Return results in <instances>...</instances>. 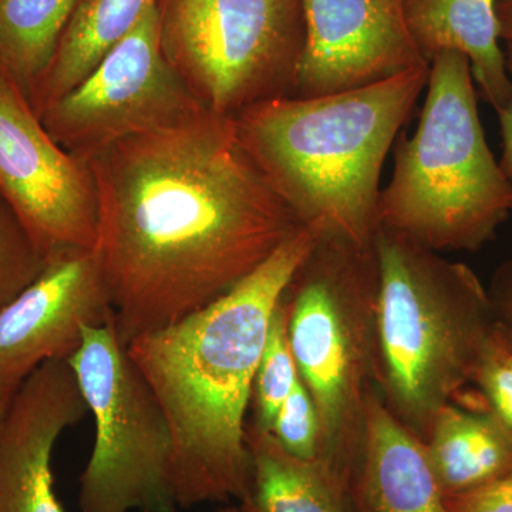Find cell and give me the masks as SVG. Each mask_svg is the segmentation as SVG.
<instances>
[{
  "label": "cell",
  "instance_id": "6da1fadb",
  "mask_svg": "<svg viewBox=\"0 0 512 512\" xmlns=\"http://www.w3.org/2000/svg\"><path fill=\"white\" fill-rule=\"evenodd\" d=\"M99 258L124 346L217 301L303 227L232 117L197 116L89 161Z\"/></svg>",
  "mask_w": 512,
  "mask_h": 512
},
{
  "label": "cell",
  "instance_id": "7a4b0ae2",
  "mask_svg": "<svg viewBox=\"0 0 512 512\" xmlns=\"http://www.w3.org/2000/svg\"><path fill=\"white\" fill-rule=\"evenodd\" d=\"M319 235L303 225L220 299L127 346L170 426L178 508L247 497L256 369L276 305Z\"/></svg>",
  "mask_w": 512,
  "mask_h": 512
},
{
  "label": "cell",
  "instance_id": "3957f363",
  "mask_svg": "<svg viewBox=\"0 0 512 512\" xmlns=\"http://www.w3.org/2000/svg\"><path fill=\"white\" fill-rule=\"evenodd\" d=\"M429 73L427 64L348 92L262 101L237 114L235 127L303 225L372 245L384 161Z\"/></svg>",
  "mask_w": 512,
  "mask_h": 512
},
{
  "label": "cell",
  "instance_id": "277c9868",
  "mask_svg": "<svg viewBox=\"0 0 512 512\" xmlns=\"http://www.w3.org/2000/svg\"><path fill=\"white\" fill-rule=\"evenodd\" d=\"M474 83L463 53L444 50L431 60L416 131L400 133L393 146L377 231L437 254L476 252L510 217L512 185L485 140Z\"/></svg>",
  "mask_w": 512,
  "mask_h": 512
},
{
  "label": "cell",
  "instance_id": "5b68a950",
  "mask_svg": "<svg viewBox=\"0 0 512 512\" xmlns=\"http://www.w3.org/2000/svg\"><path fill=\"white\" fill-rule=\"evenodd\" d=\"M376 389L426 441L437 414L471 383L494 322L493 299L467 265L377 231Z\"/></svg>",
  "mask_w": 512,
  "mask_h": 512
},
{
  "label": "cell",
  "instance_id": "8992f818",
  "mask_svg": "<svg viewBox=\"0 0 512 512\" xmlns=\"http://www.w3.org/2000/svg\"><path fill=\"white\" fill-rule=\"evenodd\" d=\"M377 296L375 241L323 232L284 293L292 355L318 413V460L349 485L376 386Z\"/></svg>",
  "mask_w": 512,
  "mask_h": 512
},
{
  "label": "cell",
  "instance_id": "52a82bcc",
  "mask_svg": "<svg viewBox=\"0 0 512 512\" xmlns=\"http://www.w3.org/2000/svg\"><path fill=\"white\" fill-rule=\"evenodd\" d=\"M165 59L202 106L232 117L292 97L305 49L302 0H158Z\"/></svg>",
  "mask_w": 512,
  "mask_h": 512
},
{
  "label": "cell",
  "instance_id": "ba28073f",
  "mask_svg": "<svg viewBox=\"0 0 512 512\" xmlns=\"http://www.w3.org/2000/svg\"><path fill=\"white\" fill-rule=\"evenodd\" d=\"M72 366L96 424L79 478L80 512H177L173 436L113 322L86 326Z\"/></svg>",
  "mask_w": 512,
  "mask_h": 512
},
{
  "label": "cell",
  "instance_id": "9c48e42d",
  "mask_svg": "<svg viewBox=\"0 0 512 512\" xmlns=\"http://www.w3.org/2000/svg\"><path fill=\"white\" fill-rule=\"evenodd\" d=\"M205 109L165 59L157 3L39 117L57 144L89 163L111 144L177 126Z\"/></svg>",
  "mask_w": 512,
  "mask_h": 512
},
{
  "label": "cell",
  "instance_id": "30bf717a",
  "mask_svg": "<svg viewBox=\"0 0 512 512\" xmlns=\"http://www.w3.org/2000/svg\"><path fill=\"white\" fill-rule=\"evenodd\" d=\"M0 194L43 258L94 249L97 194L87 161L47 133L32 104L0 70Z\"/></svg>",
  "mask_w": 512,
  "mask_h": 512
},
{
  "label": "cell",
  "instance_id": "8fae6325",
  "mask_svg": "<svg viewBox=\"0 0 512 512\" xmlns=\"http://www.w3.org/2000/svg\"><path fill=\"white\" fill-rule=\"evenodd\" d=\"M114 309L94 249L46 259L32 284L0 311V386L19 384L49 360H69L86 326L113 322Z\"/></svg>",
  "mask_w": 512,
  "mask_h": 512
},
{
  "label": "cell",
  "instance_id": "7c38bea8",
  "mask_svg": "<svg viewBox=\"0 0 512 512\" xmlns=\"http://www.w3.org/2000/svg\"><path fill=\"white\" fill-rule=\"evenodd\" d=\"M305 49L292 97L326 96L384 82L430 64L400 0H302Z\"/></svg>",
  "mask_w": 512,
  "mask_h": 512
},
{
  "label": "cell",
  "instance_id": "4fadbf2b",
  "mask_svg": "<svg viewBox=\"0 0 512 512\" xmlns=\"http://www.w3.org/2000/svg\"><path fill=\"white\" fill-rule=\"evenodd\" d=\"M89 413L67 360L30 373L0 419V512H66L57 498L53 451Z\"/></svg>",
  "mask_w": 512,
  "mask_h": 512
},
{
  "label": "cell",
  "instance_id": "5bb4252c",
  "mask_svg": "<svg viewBox=\"0 0 512 512\" xmlns=\"http://www.w3.org/2000/svg\"><path fill=\"white\" fill-rule=\"evenodd\" d=\"M350 493L355 512H448L423 441L389 412L376 386Z\"/></svg>",
  "mask_w": 512,
  "mask_h": 512
},
{
  "label": "cell",
  "instance_id": "9a60e30c",
  "mask_svg": "<svg viewBox=\"0 0 512 512\" xmlns=\"http://www.w3.org/2000/svg\"><path fill=\"white\" fill-rule=\"evenodd\" d=\"M404 22L427 62L444 50L470 60L474 82L495 113L511 97L495 0H400Z\"/></svg>",
  "mask_w": 512,
  "mask_h": 512
},
{
  "label": "cell",
  "instance_id": "2e32d148",
  "mask_svg": "<svg viewBox=\"0 0 512 512\" xmlns=\"http://www.w3.org/2000/svg\"><path fill=\"white\" fill-rule=\"evenodd\" d=\"M251 483L245 512H355L350 485L319 460L292 456L271 431L248 421Z\"/></svg>",
  "mask_w": 512,
  "mask_h": 512
},
{
  "label": "cell",
  "instance_id": "e0dca14e",
  "mask_svg": "<svg viewBox=\"0 0 512 512\" xmlns=\"http://www.w3.org/2000/svg\"><path fill=\"white\" fill-rule=\"evenodd\" d=\"M424 447L444 497L467 493L512 468V431L485 403L447 404L437 414Z\"/></svg>",
  "mask_w": 512,
  "mask_h": 512
},
{
  "label": "cell",
  "instance_id": "ac0fdd59",
  "mask_svg": "<svg viewBox=\"0 0 512 512\" xmlns=\"http://www.w3.org/2000/svg\"><path fill=\"white\" fill-rule=\"evenodd\" d=\"M158 0H79L45 79L29 103L37 116L86 79Z\"/></svg>",
  "mask_w": 512,
  "mask_h": 512
},
{
  "label": "cell",
  "instance_id": "d6986e66",
  "mask_svg": "<svg viewBox=\"0 0 512 512\" xmlns=\"http://www.w3.org/2000/svg\"><path fill=\"white\" fill-rule=\"evenodd\" d=\"M79 0H0V70L30 101Z\"/></svg>",
  "mask_w": 512,
  "mask_h": 512
},
{
  "label": "cell",
  "instance_id": "ffe728a7",
  "mask_svg": "<svg viewBox=\"0 0 512 512\" xmlns=\"http://www.w3.org/2000/svg\"><path fill=\"white\" fill-rule=\"evenodd\" d=\"M298 379V367L289 343L288 309L282 296L272 315L264 352L256 369L251 403L254 417L249 421L259 429L271 430L276 413Z\"/></svg>",
  "mask_w": 512,
  "mask_h": 512
},
{
  "label": "cell",
  "instance_id": "44dd1931",
  "mask_svg": "<svg viewBox=\"0 0 512 512\" xmlns=\"http://www.w3.org/2000/svg\"><path fill=\"white\" fill-rule=\"evenodd\" d=\"M485 406L512 431V329L495 318L487 333L471 375Z\"/></svg>",
  "mask_w": 512,
  "mask_h": 512
},
{
  "label": "cell",
  "instance_id": "7402d4cb",
  "mask_svg": "<svg viewBox=\"0 0 512 512\" xmlns=\"http://www.w3.org/2000/svg\"><path fill=\"white\" fill-rule=\"evenodd\" d=\"M45 264L28 229L0 194V311L35 281Z\"/></svg>",
  "mask_w": 512,
  "mask_h": 512
},
{
  "label": "cell",
  "instance_id": "603a6c76",
  "mask_svg": "<svg viewBox=\"0 0 512 512\" xmlns=\"http://www.w3.org/2000/svg\"><path fill=\"white\" fill-rule=\"evenodd\" d=\"M269 431L292 456L303 460H318V413L301 377L276 413Z\"/></svg>",
  "mask_w": 512,
  "mask_h": 512
},
{
  "label": "cell",
  "instance_id": "cb8c5ba5",
  "mask_svg": "<svg viewBox=\"0 0 512 512\" xmlns=\"http://www.w3.org/2000/svg\"><path fill=\"white\" fill-rule=\"evenodd\" d=\"M448 512H512V468L490 483L444 497Z\"/></svg>",
  "mask_w": 512,
  "mask_h": 512
},
{
  "label": "cell",
  "instance_id": "d4e9b609",
  "mask_svg": "<svg viewBox=\"0 0 512 512\" xmlns=\"http://www.w3.org/2000/svg\"><path fill=\"white\" fill-rule=\"evenodd\" d=\"M505 66L511 80V97L504 110L498 113L501 124V137H503V156L500 167L512 185V42H505Z\"/></svg>",
  "mask_w": 512,
  "mask_h": 512
},
{
  "label": "cell",
  "instance_id": "484cf974",
  "mask_svg": "<svg viewBox=\"0 0 512 512\" xmlns=\"http://www.w3.org/2000/svg\"><path fill=\"white\" fill-rule=\"evenodd\" d=\"M493 305L495 311H500V319L512 329V264L498 276L497 296Z\"/></svg>",
  "mask_w": 512,
  "mask_h": 512
},
{
  "label": "cell",
  "instance_id": "4316f807",
  "mask_svg": "<svg viewBox=\"0 0 512 512\" xmlns=\"http://www.w3.org/2000/svg\"><path fill=\"white\" fill-rule=\"evenodd\" d=\"M498 29L504 42H512V0H495Z\"/></svg>",
  "mask_w": 512,
  "mask_h": 512
},
{
  "label": "cell",
  "instance_id": "83f0119b",
  "mask_svg": "<svg viewBox=\"0 0 512 512\" xmlns=\"http://www.w3.org/2000/svg\"><path fill=\"white\" fill-rule=\"evenodd\" d=\"M13 393H15V390L6 389V387L0 386V419H2L3 413H5L10 397L13 396Z\"/></svg>",
  "mask_w": 512,
  "mask_h": 512
},
{
  "label": "cell",
  "instance_id": "f1b7e54d",
  "mask_svg": "<svg viewBox=\"0 0 512 512\" xmlns=\"http://www.w3.org/2000/svg\"><path fill=\"white\" fill-rule=\"evenodd\" d=\"M218 512H245L241 505H227Z\"/></svg>",
  "mask_w": 512,
  "mask_h": 512
}]
</instances>
